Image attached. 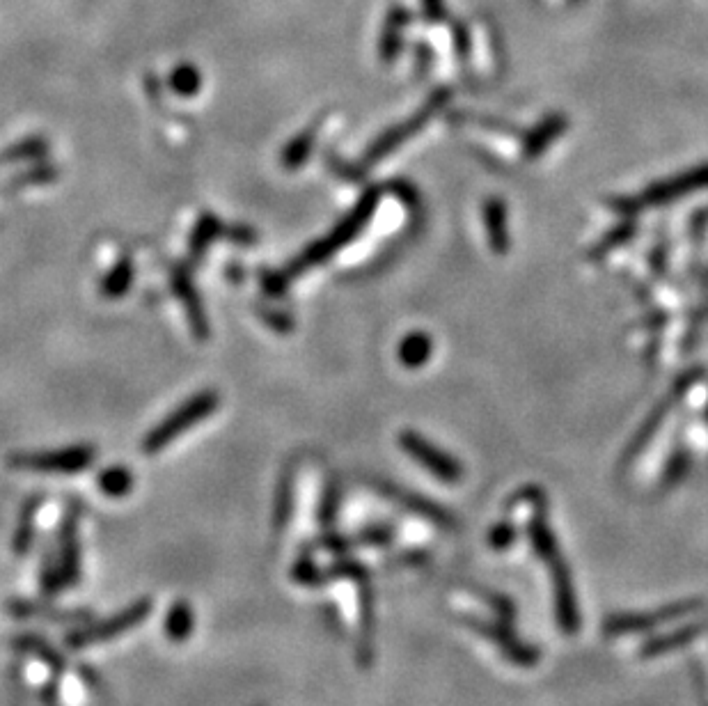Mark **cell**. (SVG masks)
<instances>
[{
    "label": "cell",
    "mask_w": 708,
    "mask_h": 706,
    "mask_svg": "<svg viewBox=\"0 0 708 706\" xmlns=\"http://www.w3.org/2000/svg\"><path fill=\"white\" fill-rule=\"evenodd\" d=\"M379 195L381 188H367V191L360 195V200L356 202V207L349 211V216H344L340 223L333 227V232L326 234L324 239H319L317 243H312L303 250L296 260H291L287 264V278L294 280L296 276H301L303 271L314 269V266L328 262L335 253H340L342 248L349 246V243L358 237L360 232L365 230L367 223L372 221L376 205H379Z\"/></svg>",
    "instance_id": "6da1fadb"
},
{
    "label": "cell",
    "mask_w": 708,
    "mask_h": 706,
    "mask_svg": "<svg viewBox=\"0 0 708 706\" xmlns=\"http://www.w3.org/2000/svg\"><path fill=\"white\" fill-rule=\"evenodd\" d=\"M78 523H81V502L72 500L67 505L62 519L58 544L49 551L42 564L39 585L46 596H58L81 580V539H78Z\"/></svg>",
    "instance_id": "7a4b0ae2"
},
{
    "label": "cell",
    "mask_w": 708,
    "mask_h": 706,
    "mask_svg": "<svg viewBox=\"0 0 708 706\" xmlns=\"http://www.w3.org/2000/svg\"><path fill=\"white\" fill-rule=\"evenodd\" d=\"M220 395L214 390H202L198 395H193L191 399L179 406V409L172 411L168 418L159 422L149 434L143 438V452L145 454H156L168 447L175 438L186 434L188 429H193L198 422L207 420L211 413L218 409Z\"/></svg>",
    "instance_id": "3957f363"
},
{
    "label": "cell",
    "mask_w": 708,
    "mask_h": 706,
    "mask_svg": "<svg viewBox=\"0 0 708 706\" xmlns=\"http://www.w3.org/2000/svg\"><path fill=\"white\" fill-rule=\"evenodd\" d=\"M152 599H138L131 606L122 608L120 613H115L113 617L101 619V622H85L74 629L72 633H67L65 645L69 649H88L92 645H99V642L113 640L117 635L129 633L136 629L138 624H143L145 619L152 615Z\"/></svg>",
    "instance_id": "277c9868"
},
{
    "label": "cell",
    "mask_w": 708,
    "mask_h": 706,
    "mask_svg": "<svg viewBox=\"0 0 708 706\" xmlns=\"http://www.w3.org/2000/svg\"><path fill=\"white\" fill-rule=\"evenodd\" d=\"M706 606L704 599H686V601H676L667 603V606L651 610V613H617L605 617V622L601 626V631L610 638H619V635H635V633H647L654 631L658 626L676 622V619L688 617L697 610H702Z\"/></svg>",
    "instance_id": "5b68a950"
},
{
    "label": "cell",
    "mask_w": 708,
    "mask_h": 706,
    "mask_svg": "<svg viewBox=\"0 0 708 706\" xmlns=\"http://www.w3.org/2000/svg\"><path fill=\"white\" fill-rule=\"evenodd\" d=\"M94 459H97V450L92 445H72L60 447V450L12 454L10 466L19 470H35V473L74 475L90 468Z\"/></svg>",
    "instance_id": "8992f818"
},
{
    "label": "cell",
    "mask_w": 708,
    "mask_h": 706,
    "mask_svg": "<svg viewBox=\"0 0 708 706\" xmlns=\"http://www.w3.org/2000/svg\"><path fill=\"white\" fill-rule=\"evenodd\" d=\"M447 99H450V92L447 90L434 92L429 97L427 104L422 106V111H418L413 117H408L404 124H397V127L388 129L383 133V136L376 138L363 156V168L374 166V163H379L381 159H385V156H390L392 152H395L399 145H404L413 136H418V133L427 127V122L431 120V117H434L440 108L447 104Z\"/></svg>",
    "instance_id": "52a82bcc"
},
{
    "label": "cell",
    "mask_w": 708,
    "mask_h": 706,
    "mask_svg": "<svg viewBox=\"0 0 708 706\" xmlns=\"http://www.w3.org/2000/svg\"><path fill=\"white\" fill-rule=\"evenodd\" d=\"M463 624L470 626L472 631H477L482 638H486L491 645L507 658L509 663L518 665V668H537L541 651L530 645V642L521 640L516 631L511 629V624H502L498 619L486 622L479 617H463Z\"/></svg>",
    "instance_id": "ba28073f"
},
{
    "label": "cell",
    "mask_w": 708,
    "mask_h": 706,
    "mask_svg": "<svg viewBox=\"0 0 708 706\" xmlns=\"http://www.w3.org/2000/svg\"><path fill=\"white\" fill-rule=\"evenodd\" d=\"M708 188V163L706 166L692 168L681 172V175L665 179V182L651 184L647 191L635 195V198L626 200L624 207H619L621 211H640V209H651L658 205H667V202H672L676 198H683V195L695 193V191H704Z\"/></svg>",
    "instance_id": "9c48e42d"
},
{
    "label": "cell",
    "mask_w": 708,
    "mask_h": 706,
    "mask_svg": "<svg viewBox=\"0 0 708 706\" xmlns=\"http://www.w3.org/2000/svg\"><path fill=\"white\" fill-rule=\"evenodd\" d=\"M399 447L415 464L429 470L436 480L445 484H459L463 480V466L459 464V459H454L452 454L440 450V447L420 436L418 431H404V434H399Z\"/></svg>",
    "instance_id": "30bf717a"
},
{
    "label": "cell",
    "mask_w": 708,
    "mask_h": 706,
    "mask_svg": "<svg viewBox=\"0 0 708 706\" xmlns=\"http://www.w3.org/2000/svg\"><path fill=\"white\" fill-rule=\"evenodd\" d=\"M548 567L550 583H553V601H555V619L557 626L564 635H576L580 631V608H578V596H576V585H573L571 567L562 555L557 560H553Z\"/></svg>",
    "instance_id": "8fae6325"
},
{
    "label": "cell",
    "mask_w": 708,
    "mask_h": 706,
    "mask_svg": "<svg viewBox=\"0 0 708 706\" xmlns=\"http://www.w3.org/2000/svg\"><path fill=\"white\" fill-rule=\"evenodd\" d=\"M372 486L381 493L385 500L395 502V505L404 509V512L418 516V519L429 521L431 525H436V528H440V530L459 528V521H456V516L450 512V509H445L443 505H438V502L429 500L427 496L399 489V486L390 484V482H381V480L372 482Z\"/></svg>",
    "instance_id": "7c38bea8"
},
{
    "label": "cell",
    "mask_w": 708,
    "mask_h": 706,
    "mask_svg": "<svg viewBox=\"0 0 708 706\" xmlns=\"http://www.w3.org/2000/svg\"><path fill=\"white\" fill-rule=\"evenodd\" d=\"M170 282H172V292L177 294V298L184 305L193 335L198 337V340H207L211 331L209 317H207V310H204V303L198 294V287H195L191 271H188V266L177 264L175 269H172Z\"/></svg>",
    "instance_id": "4fadbf2b"
},
{
    "label": "cell",
    "mask_w": 708,
    "mask_h": 706,
    "mask_svg": "<svg viewBox=\"0 0 708 706\" xmlns=\"http://www.w3.org/2000/svg\"><path fill=\"white\" fill-rule=\"evenodd\" d=\"M358 585V622H360V633H358V649L356 658L360 668H369L374 661V649H376V599L372 590V580H360Z\"/></svg>",
    "instance_id": "5bb4252c"
},
{
    "label": "cell",
    "mask_w": 708,
    "mask_h": 706,
    "mask_svg": "<svg viewBox=\"0 0 708 706\" xmlns=\"http://www.w3.org/2000/svg\"><path fill=\"white\" fill-rule=\"evenodd\" d=\"M706 631H708V615L702 617V619H697V622L681 626V629H674L670 633L660 635V638L649 640L647 645L640 649V658H644V661H649V658L672 654V651L683 649L686 645H690L692 640L702 638Z\"/></svg>",
    "instance_id": "9a60e30c"
},
{
    "label": "cell",
    "mask_w": 708,
    "mask_h": 706,
    "mask_svg": "<svg viewBox=\"0 0 708 706\" xmlns=\"http://www.w3.org/2000/svg\"><path fill=\"white\" fill-rule=\"evenodd\" d=\"M10 615L21 617V619H30V617H39V619H49V622H58V624H85L92 619V613L88 608H76V610H65V608H55L49 606V603H39V601H12L10 603Z\"/></svg>",
    "instance_id": "2e32d148"
},
{
    "label": "cell",
    "mask_w": 708,
    "mask_h": 706,
    "mask_svg": "<svg viewBox=\"0 0 708 706\" xmlns=\"http://www.w3.org/2000/svg\"><path fill=\"white\" fill-rule=\"evenodd\" d=\"M566 127H569V120H566V117L560 113L544 117V120H541L537 127H534L525 136L523 152H525L527 159H537V156L544 154L546 149L562 136Z\"/></svg>",
    "instance_id": "e0dca14e"
},
{
    "label": "cell",
    "mask_w": 708,
    "mask_h": 706,
    "mask_svg": "<svg viewBox=\"0 0 708 706\" xmlns=\"http://www.w3.org/2000/svg\"><path fill=\"white\" fill-rule=\"evenodd\" d=\"M484 227L489 246L495 253L505 255L509 250V230H507V207L500 198H489L484 205Z\"/></svg>",
    "instance_id": "ac0fdd59"
},
{
    "label": "cell",
    "mask_w": 708,
    "mask_h": 706,
    "mask_svg": "<svg viewBox=\"0 0 708 706\" xmlns=\"http://www.w3.org/2000/svg\"><path fill=\"white\" fill-rule=\"evenodd\" d=\"M14 645H17V649L23 651V654L39 658V661H42L46 668L53 672L55 679H60L62 674H65V670H67L65 656H62L53 645H49V642H46L44 638H39V635H21Z\"/></svg>",
    "instance_id": "d6986e66"
},
{
    "label": "cell",
    "mask_w": 708,
    "mask_h": 706,
    "mask_svg": "<svg viewBox=\"0 0 708 706\" xmlns=\"http://www.w3.org/2000/svg\"><path fill=\"white\" fill-rule=\"evenodd\" d=\"M294 489H296V473L294 466L282 470L278 489H275V505H273V525L275 530L282 532L291 521L294 514Z\"/></svg>",
    "instance_id": "ffe728a7"
},
{
    "label": "cell",
    "mask_w": 708,
    "mask_h": 706,
    "mask_svg": "<svg viewBox=\"0 0 708 706\" xmlns=\"http://www.w3.org/2000/svg\"><path fill=\"white\" fill-rule=\"evenodd\" d=\"M319 127H321V117L312 127H305L296 138H291L289 143L282 149V166L287 170H298L305 161L310 159L314 145H317L319 138Z\"/></svg>",
    "instance_id": "44dd1931"
},
{
    "label": "cell",
    "mask_w": 708,
    "mask_h": 706,
    "mask_svg": "<svg viewBox=\"0 0 708 706\" xmlns=\"http://www.w3.org/2000/svg\"><path fill=\"white\" fill-rule=\"evenodd\" d=\"M39 507H42V496H33L26 502V505L21 507L17 530H14V544H12L14 553H17L19 558H23V555H28L30 546H33V541H35Z\"/></svg>",
    "instance_id": "7402d4cb"
},
{
    "label": "cell",
    "mask_w": 708,
    "mask_h": 706,
    "mask_svg": "<svg viewBox=\"0 0 708 706\" xmlns=\"http://www.w3.org/2000/svg\"><path fill=\"white\" fill-rule=\"evenodd\" d=\"M133 276H136V269H133V260L129 255H122L117 264L110 269L104 280H101L99 292L104 298H110V301H115V298H122L124 294L129 292L133 285Z\"/></svg>",
    "instance_id": "603a6c76"
},
{
    "label": "cell",
    "mask_w": 708,
    "mask_h": 706,
    "mask_svg": "<svg viewBox=\"0 0 708 706\" xmlns=\"http://www.w3.org/2000/svg\"><path fill=\"white\" fill-rule=\"evenodd\" d=\"M223 232H225V227H223V221H220V218L204 214L198 221V225H195L191 241H188V257H191L193 262H200L202 257L207 255L211 243H214Z\"/></svg>",
    "instance_id": "cb8c5ba5"
},
{
    "label": "cell",
    "mask_w": 708,
    "mask_h": 706,
    "mask_svg": "<svg viewBox=\"0 0 708 706\" xmlns=\"http://www.w3.org/2000/svg\"><path fill=\"white\" fill-rule=\"evenodd\" d=\"M195 629V615L188 601H175L165 615V635L172 642H184Z\"/></svg>",
    "instance_id": "d4e9b609"
},
{
    "label": "cell",
    "mask_w": 708,
    "mask_h": 706,
    "mask_svg": "<svg viewBox=\"0 0 708 706\" xmlns=\"http://www.w3.org/2000/svg\"><path fill=\"white\" fill-rule=\"evenodd\" d=\"M431 351H434V342L422 331H413L399 342V360L408 370H415V367H422L427 363L431 358Z\"/></svg>",
    "instance_id": "484cf974"
},
{
    "label": "cell",
    "mask_w": 708,
    "mask_h": 706,
    "mask_svg": "<svg viewBox=\"0 0 708 706\" xmlns=\"http://www.w3.org/2000/svg\"><path fill=\"white\" fill-rule=\"evenodd\" d=\"M97 484L101 493H106L108 498H124L129 496L133 489V473L124 466H110L101 470L97 477Z\"/></svg>",
    "instance_id": "4316f807"
},
{
    "label": "cell",
    "mask_w": 708,
    "mask_h": 706,
    "mask_svg": "<svg viewBox=\"0 0 708 706\" xmlns=\"http://www.w3.org/2000/svg\"><path fill=\"white\" fill-rule=\"evenodd\" d=\"M49 152V143L42 136H30L21 143L7 147L0 161L3 163H19V161H42Z\"/></svg>",
    "instance_id": "83f0119b"
},
{
    "label": "cell",
    "mask_w": 708,
    "mask_h": 706,
    "mask_svg": "<svg viewBox=\"0 0 708 706\" xmlns=\"http://www.w3.org/2000/svg\"><path fill=\"white\" fill-rule=\"evenodd\" d=\"M342 505V484L340 480H328L324 486V493H321L319 500V525L324 530H333V525L337 521V512H340Z\"/></svg>",
    "instance_id": "f1b7e54d"
},
{
    "label": "cell",
    "mask_w": 708,
    "mask_h": 706,
    "mask_svg": "<svg viewBox=\"0 0 708 706\" xmlns=\"http://www.w3.org/2000/svg\"><path fill=\"white\" fill-rule=\"evenodd\" d=\"M472 592H475L479 599H482L486 606H489L493 613H495V619L502 624H514V619H516V603L509 599L507 594H502V592H493V590H486V587H472Z\"/></svg>",
    "instance_id": "f546056e"
},
{
    "label": "cell",
    "mask_w": 708,
    "mask_h": 706,
    "mask_svg": "<svg viewBox=\"0 0 708 706\" xmlns=\"http://www.w3.org/2000/svg\"><path fill=\"white\" fill-rule=\"evenodd\" d=\"M369 578V569L363 562L351 558V555H344L337 562L326 567V580L333 583V580H351V583H360V580Z\"/></svg>",
    "instance_id": "4dcf8cb0"
},
{
    "label": "cell",
    "mask_w": 708,
    "mask_h": 706,
    "mask_svg": "<svg viewBox=\"0 0 708 706\" xmlns=\"http://www.w3.org/2000/svg\"><path fill=\"white\" fill-rule=\"evenodd\" d=\"M291 578H294L298 585H308V587H319L328 583L326 569H321L308 553L301 555L294 567H291Z\"/></svg>",
    "instance_id": "1f68e13d"
},
{
    "label": "cell",
    "mask_w": 708,
    "mask_h": 706,
    "mask_svg": "<svg viewBox=\"0 0 708 706\" xmlns=\"http://www.w3.org/2000/svg\"><path fill=\"white\" fill-rule=\"evenodd\" d=\"M395 535H397V530L392 528V525L376 523V525H369V528H365V530H360L358 535H353V537H356L358 546H388V544H392V541H395Z\"/></svg>",
    "instance_id": "d6a6232c"
},
{
    "label": "cell",
    "mask_w": 708,
    "mask_h": 706,
    "mask_svg": "<svg viewBox=\"0 0 708 706\" xmlns=\"http://www.w3.org/2000/svg\"><path fill=\"white\" fill-rule=\"evenodd\" d=\"M516 539H518V530H516V525L511 523V521H500V523H495L493 528L489 530V537H486V544H489L493 551H507V548H511L516 544Z\"/></svg>",
    "instance_id": "836d02e7"
},
{
    "label": "cell",
    "mask_w": 708,
    "mask_h": 706,
    "mask_svg": "<svg viewBox=\"0 0 708 706\" xmlns=\"http://www.w3.org/2000/svg\"><path fill=\"white\" fill-rule=\"evenodd\" d=\"M688 468H690V454L686 450H679L670 461H667L665 475H663V489L665 491L674 489V486L686 477Z\"/></svg>",
    "instance_id": "e575fe53"
},
{
    "label": "cell",
    "mask_w": 708,
    "mask_h": 706,
    "mask_svg": "<svg viewBox=\"0 0 708 706\" xmlns=\"http://www.w3.org/2000/svg\"><path fill=\"white\" fill-rule=\"evenodd\" d=\"M404 23H406V12H397L395 17L390 19V28H388V33H385V39H383V56L385 60H392L397 56V51H399V42H401V28H404Z\"/></svg>",
    "instance_id": "d590c367"
},
{
    "label": "cell",
    "mask_w": 708,
    "mask_h": 706,
    "mask_svg": "<svg viewBox=\"0 0 708 706\" xmlns=\"http://www.w3.org/2000/svg\"><path fill=\"white\" fill-rule=\"evenodd\" d=\"M202 85L200 81V76L198 72H193V69H179V72H175V76H172V88H175L177 94H182V97H193L195 92H198V88Z\"/></svg>",
    "instance_id": "8d00e7d4"
},
{
    "label": "cell",
    "mask_w": 708,
    "mask_h": 706,
    "mask_svg": "<svg viewBox=\"0 0 708 706\" xmlns=\"http://www.w3.org/2000/svg\"><path fill=\"white\" fill-rule=\"evenodd\" d=\"M257 312L259 317H262L266 324L275 328L278 333H289L291 328H294V319H291V315H285V312L264 308V305H257Z\"/></svg>",
    "instance_id": "74e56055"
},
{
    "label": "cell",
    "mask_w": 708,
    "mask_h": 706,
    "mask_svg": "<svg viewBox=\"0 0 708 706\" xmlns=\"http://www.w3.org/2000/svg\"><path fill=\"white\" fill-rule=\"evenodd\" d=\"M55 177H58V170L55 168L37 166V168H30L28 172H23V175H19V177H14L12 184H46Z\"/></svg>",
    "instance_id": "f35d334b"
},
{
    "label": "cell",
    "mask_w": 708,
    "mask_h": 706,
    "mask_svg": "<svg viewBox=\"0 0 708 706\" xmlns=\"http://www.w3.org/2000/svg\"><path fill=\"white\" fill-rule=\"evenodd\" d=\"M289 278H287V273L285 271H280V273H273V271H262V287H264V292L269 294V296H282L287 292V287H289Z\"/></svg>",
    "instance_id": "ab89813d"
},
{
    "label": "cell",
    "mask_w": 708,
    "mask_h": 706,
    "mask_svg": "<svg viewBox=\"0 0 708 706\" xmlns=\"http://www.w3.org/2000/svg\"><path fill=\"white\" fill-rule=\"evenodd\" d=\"M227 237L239 243V246H253V243H257V232L248 225H236L234 230L227 232Z\"/></svg>",
    "instance_id": "60d3db41"
},
{
    "label": "cell",
    "mask_w": 708,
    "mask_h": 706,
    "mask_svg": "<svg viewBox=\"0 0 708 706\" xmlns=\"http://www.w3.org/2000/svg\"><path fill=\"white\" fill-rule=\"evenodd\" d=\"M388 191L399 195V198L404 200L408 207L418 205V191H415V188H413L411 184H406V182H392V184H388Z\"/></svg>",
    "instance_id": "b9f144b4"
},
{
    "label": "cell",
    "mask_w": 708,
    "mask_h": 706,
    "mask_svg": "<svg viewBox=\"0 0 708 706\" xmlns=\"http://www.w3.org/2000/svg\"><path fill=\"white\" fill-rule=\"evenodd\" d=\"M424 12L431 21H440L445 17V5L443 0H424Z\"/></svg>",
    "instance_id": "7bdbcfd3"
},
{
    "label": "cell",
    "mask_w": 708,
    "mask_h": 706,
    "mask_svg": "<svg viewBox=\"0 0 708 706\" xmlns=\"http://www.w3.org/2000/svg\"><path fill=\"white\" fill-rule=\"evenodd\" d=\"M42 700H44V706H60L58 704V679L55 677H53L51 684L42 690Z\"/></svg>",
    "instance_id": "ee69618b"
},
{
    "label": "cell",
    "mask_w": 708,
    "mask_h": 706,
    "mask_svg": "<svg viewBox=\"0 0 708 706\" xmlns=\"http://www.w3.org/2000/svg\"><path fill=\"white\" fill-rule=\"evenodd\" d=\"M454 44L459 46L461 56H468V35H466V28L463 26L454 28Z\"/></svg>",
    "instance_id": "f6af8a7d"
}]
</instances>
